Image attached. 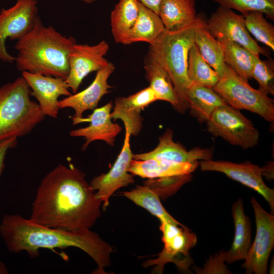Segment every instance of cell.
I'll return each instance as SVG.
<instances>
[{
    "label": "cell",
    "instance_id": "cell-2",
    "mask_svg": "<svg viewBox=\"0 0 274 274\" xmlns=\"http://www.w3.org/2000/svg\"><path fill=\"white\" fill-rule=\"evenodd\" d=\"M0 236L11 253H27L31 258L41 249L78 248L97 264L95 273L104 274L111 264V246L91 230L75 233L46 227L17 214L5 215L0 223Z\"/></svg>",
    "mask_w": 274,
    "mask_h": 274
},
{
    "label": "cell",
    "instance_id": "cell-27",
    "mask_svg": "<svg viewBox=\"0 0 274 274\" xmlns=\"http://www.w3.org/2000/svg\"><path fill=\"white\" fill-rule=\"evenodd\" d=\"M138 13V0H119L115 5L111 14V26L116 43L123 44Z\"/></svg>",
    "mask_w": 274,
    "mask_h": 274
},
{
    "label": "cell",
    "instance_id": "cell-12",
    "mask_svg": "<svg viewBox=\"0 0 274 274\" xmlns=\"http://www.w3.org/2000/svg\"><path fill=\"white\" fill-rule=\"evenodd\" d=\"M105 40L97 44H76L68 56L69 72L65 82L75 93L83 79L90 73L106 67L109 61L105 57L109 49Z\"/></svg>",
    "mask_w": 274,
    "mask_h": 274
},
{
    "label": "cell",
    "instance_id": "cell-40",
    "mask_svg": "<svg viewBox=\"0 0 274 274\" xmlns=\"http://www.w3.org/2000/svg\"><path fill=\"white\" fill-rule=\"evenodd\" d=\"M273 261H274L273 258H272V259H271V262L269 265V268L268 270V271L269 272V273L270 274L273 273V265H274Z\"/></svg>",
    "mask_w": 274,
    "mask_h": 274
},
{
    "label": "cell",
    "instance_id": "cell-19",
    "mask_svg": "<svg viewBox=\"0 0 274 274\" xmlns=\"http://www.w3.org/2000/svg\"><path fill=\"white\" fill-rule=\"evenodd\" d=\"M173 134L171 129H167L159 138V143L154 149L148 152L133 154L132 159L143 160L156 158L177 162H192L212 159L213 149L195 147L188 151L183 145L174 141Z\"/></svg>",
    "mask_w": 274,
    "mask_h": 274
},
{
    "label": "cell",
    "instance_id": "cell-31",
    "mask_svg": "<svg viewBox=\"0 0 274 274\" xmlns=\"http://www.w3.org/2000/svg\"><path fill=\"white\" fill-rule=\"evenodd\" d=\"M247 30L259 42L274 50V26L259 12H250L244 15Z\"/></svg>",
    "mask_w": 274,
    "mask_h": 274
},
{
    "label": "cell",
    "instance_id": "cell-34",
    "mask_svg": "<svg viewBox=\"0 0 274 274\" xmlns=\"http://www.w3.org/2000/svg\"><path fill=\"white\" fill-rule=\"evenodd\" d=\"M251 78L259 84V89L267 95L274 94V62L272 59L262 60L256 57L252 71Z\"/></svg>",
    "mask_w": 274,
    "mask_h": 274
},
{
    "label": "cell",
    "instance_id": "cell-18",
    "mask_svg": "<svg viewBox=\"0 0 274 274\" xmlns=\"http://www.w3.org/2000/svg\"><path fill=\"white\" fill-rule=\"evenodd\" d=\"M158 100L150 87L144 88L127 97H117L111 116L112 119H120L125 129L131 135L137 136L143 128L141 111L150 104Z\"/></svg>",
    "mask_w": 274,
    "mask_h": 274
},
{
    "label": "cell",
    "instance_id": "cell-4",
    "mask_svg": "<svg viewBox=\"0 0 274 274\" xmlns=\"http://www.w3.org/2000/svg\"><path fill=\"white\" fill-rule=\"evenodd\" d=\"M205 21L197 15L190 24L176 30H166L149 46L148 53L168 73L176 94L174 108L183 114L189 109L188 90L191 84L187 74L188 54L195 43L198 28Z\"/></svg>",
    "mask_w": 274,
    "mask_h": 274
},
{
    "label": "cell",
    "instance_id": "cell-26",
    "mask_svg": "<svg viewBox=\"0 0 274 274\" xmlns=\"http://www.w3.org/2000/svg\"><path fill=\"white\" fill-rule=\"evenodd\" d=\"M195 44L204 60L222 77L227 70L221 43L209 32L205 21L197 29Z\"/></svg>",
    "mask_w": 274,
    "mask_h": 274
},
{
    "label": "cell",
    "instance_id": "cell-7",
    "mask_svg": "<svg viewBox=\"0 0 274 274\" xmlns=\"http://www.w3.org/2000/svg\"><path fill=\"white\" fill-rule=\"evenodd\" d=\"M207 128L215 137L244 149L256 146L259 140V132L252 122L227 104L215 110L207 122Z\"/></svg>",
    "mask_w": 274,
    "mask_h": 274
},
{
    "label": "cell",
    "instance_id": "cell-20",
    "mask_svg": "<svg viewBox=\"0 0 274 274\" xmlns=\"http://www.w3.org/2000/svg\"><path fill=\"white\" fill-rule=\"evenodd\" d=\"M199 164L198 161L177 162L156 158L143 160L132 159L129 163L128 171L134 176L152 179L192 174Z\"/></svg>",
    "mask_w": 274,
    "mask_h": 274
},
{
    "label": "cell",
    "instance_id": "cell-3",
    "mask_svg": "<svg viewBox=\"0 0 274 274\" xmlns=\"http://www.w3.org/2000/svg\"><path fill=\"white\" fill-rule=\"evenodd\" d=\"M76 40L46 26L39 15L33 28L17 41V68L22 72L66 79L69 72L68 56Z\"/></svg>",
    "mask_w": 274,
    "mask_h": 274
},
{
    "label": "cell",
    "instance_id": "cell-25",
    "mask_svg": "<svg viewBox=\"0 0 274 274\" xmlns=\"http://www.w3.org/2000/svg\"><path fill=\"white\" fill-rule=\"evenodd\" d=\"M146 78L158 100L169 102L175 108L177 99L172 80L167 71L154 58L147 54L144 63Z\"/></svg>",
    "mask_w": 274,
    "mask_h": 274
},
{
    "label": "cell",
    "instance_id": "cell-5",
    "mask_svg": "<svg viewBox=\"0 0 274 274\" xmlns=\"http://www.w3.org/2000/svg\"><path fill=\"white\" fill-rule=\"evenodd\" d=\"M22 77L0 87V141L30 133L45 116Z\"/></svg>",
    "mask_w": 274,
    "mask_h": 274
},
{
    "label": "cell",
    "instance_id": "cell-37",
    "mask_svg": "<svg viewBox=\"0 0 274 274\" xmlns=\"http://www.w3.org/2000/svg\"><path fill=\"white\" fill-rule=\"evenodd\" d=\"M144 5L158 15L159 9L162 0H139Z\"/></svg>",
    "mask_w": 274,
    "mask_h": 274
},
{
    "label": "cell",
    "instance_id": "cell-32",
    "mask_svg": "<svg viewBox=\"0 0 274 274\" xmlns=\"http://www.w3.org/2000/svg\"><path fill=\"white\" fill-rule=\"evenodd\" d=\"M220 6L240 12L243 15L253 11L262 13L274 20V0H211Z\"/></svg>",
    "mask_w": 274,
    "mask_h": 274
},
{
    "label": "cell",
    "instance_id": "cell-29",
    "mask_svg": "<svg viewBox=\"0 0 274 274\" xmlns=\"http://www.w3.org/2000/svg\"><path fill=\"white\" fill-rule=\"evenodd\" d=\"M220 43L226 64L243 78L248 81L250 79L256 56L238 43L230 41Z\"/></svg>",
    "mask_w": 274,
    "mask_h": 274
},
{
    "label": "cell",
    "instance_id": "cell-11",
    "mask_svg": "<svg viewBox=\"0 0 274 274\" xmlns=\"http://www.w3.org/2000/svg\"><path fill=\"white\" fill-rule=\"evenodd\" d=\"M206 26L219 42H235L257 57L260 54L269 57L267 50L260 47L250 36L246 27L244 16L235 13L233 10L219 6L206 21Z\"/></svg>",
    "mask_w": 274,
    "mask_h": 274
},
{
    "label": "cell",
    "instance_id": "cell-16",
    "mask_svg": "<svg viewBox=\"0 0 274 274\" xmlns=\"http://www.w3.org/2000/svg\"><path fill=\"white\" fill-rule=\"evenodd\" d=\"M21 75L31 89V95L37 99L45 116L57 118L59 110V97L72 94L65 80L27 72H22Z\"/></svg>",
    "mask_w": 274,
    "mask_h": 274
},
{
    "label": "cell",
    "instance_id": "cell-24",
    "mask_svg": "<svg viewBox=\"0 0 274 274\" xmlns=\"http://www.w3.org/2000/svg\"><path fill=\"white\" fill-rule=\"evenodd\" d=\"M190 114L199 122H207L215 110L226 105L212 88L191 84L187 93Z\"/></svg>",
    "mask_w": 274,
    "mask_h": 274
},
{
    "label": "cell",
    "instance_id": "cell-22",
    "mask_svg": "<svg viewBox=\"0 0 274 274\" xmlns=\"http://www.w3.org/2000/svg\"><path fill=\"white\" fill-rule=\"evenodd\" d=\"M137 18L123 44L144 42L152 44L166 29L159 16L139 0Z\"/></svg>",
    "mask_w": 274,
    "mask_h": 274
},
{
    "label": "cell",
    "instance_id": "cell-8",
    "mask_svg": "<svg viewBox=\"0 0 274 274\" xmlns=\"http://www.w3.org/2000/svg\"><path fill=\"white\" fill-rule=\"evenodd\" d=\"M161 222L160 229L162 231L163 249L158 254V257L150 259L143 264L144 267L154 266L152 272L162 273L164 265L169 262L176 264L180 270L188 272L193 259L189 251L197 243L196 234L187 227Z\"/></svg>",
    "mask_w": 274,
    "mask_h": 274
},
{
    "label": "cell",
    "instance_id": "cell-39",
    "mask_svg": "<svg viewBox=\"0 0 274 274\" xmlns=\"http://www.w3.org/2000/svg\"><path fill=\"white\" fill-rule=\"evenodd\" d=\"M9 273L8 269L4 262L0 260V274Z\"/></svg>",
    "mask_w": 274,
    "mask_h": 274
},
{
    "label": "cell",
    "instance_id": "cell-15",
    "mask_svg": "<svg viewBox=\"0 0 274 274\" xmlns=\"http://www.w3.org/2000/svg\"><path fill=\"white\" fill-rule=\"evenodd\" d=\"M115 68L114 64L109 62L106 67L96 72L94 80L86 88L59 100V109L71 108L74 110L72 117L73 125L79 124L83 113L96 108L103 96L109 92L112 87L108 81Z\"/></svg>",
    "mask_w": 274,
    "mask_h": 274
},
{
    "label": "cell",
    "instance_id": "cell-9",
    "mask_svg": "<svg viewBox=\"0 0 274 274\" xmlns=\"http://www.w3.org/2000/svg\"><path fill=\"white\" fill-rule=\"evenodd\" d=\"M256 232L242 266L247 274H266L270 253L274 246V216L267 212L254 197L251 198Z\"/></svg>",
    "mask_w": 274,
    "mask_h": 274
},
{
    "label": "cell",
    "instance_id": "cell-36",
    "mask_svg": "<svg viewBox=\"0 0 274 274\" xmlns=\"http://www.w3.org/2000/svg\"><path fill=\"white\" fill-rule=\"evenodd\" d=\"M17 144V138H9L0 141V178L5 166V159L8 151Z\"/></svg>",
    "mask_w": 274,
    "mask_h": 274
},
{
    "label": "cell",
    "instance_id": "cell-17",
    "mask_svg": "<svg viewBox=\"0 0 274 274\" xmlns=\"http://www.w3.org/2000/svg\"><path fill=\"white\" fill-rule=\"evenodd\" d=\"M112 102H110L100 108H95L88 117L82 118L80 121V123L89 122L88 126L72 130L70 132L71 136L85 139L82 150H85L91 143L97 140L103 141L110 146H114L115 138L122 130V127L112 121Z\"/></svg>",
    "mask_w": 274,
    "mask_h": 274
},
{
    "label": "cell",
    "instance_id": "cell-10",
    "mask_svg": "<svg viewBox=\"0 0 274 274\" xmlns=\"http://www.w3.org/2000/svg\"><path fill=\"white\" fill-rule=\"evenodd\" d=\"M37 0H17L12 7L0 11V60L13 63L15 57L7 51L8 38L17 41L33 28L38 17Z\"/></svg>",
    "mask_w": 274,
    "mask_h": 274
},
{
    "label": "cell",
    "instance_id": "cell-33",
    "mask_svg": "<svg viewBox=\"0 0 274 274\" xmlns=\"http://www.w3.org/2000/svg\"><path fill=\"white\" fill-rule=\"evenodd\" d=\"M191 174L148 179L144 183L164 199L176 193L185 184L191 181Z\"/></svg>",
    "mask_w": 274,
    "mask_h": 274
},
{
    "label": "cell",
    "instance_id": "cell-21",
    "mask_svg": "<svg viewBox=\"0 0 274 274\" xmlns=\"http://www.w3.org/2000/svg\"><path fill=\"white\" fill-rule=\"evenodd\" d=\"M234 225V236L232 244L228 251H224L225 262L230 264L245 260L251 244V223L244 212V203L238 199L231 207Z\"/></svg>",
    "mask_w": 274,
    "mask_h": 274
},
{
    "label": "cell",
    "instance_id": "cell-6",
    "mask_svg": "<svg viewBox=\"0 0 274 274\" xmlns=\"http://www.w3.org/2000/svg\"><path fill=\"white\" fill-rule=\"evenodd\" d=\"M213 88L230 106L257 114L266 121L274 123L273 99L259 89L253 88L248 80L230 67L228 66Z\"/></svg>",
    "mask_w": 274,
    "mask_h": 274
},
{
    "label": "cell",
    "instance_id": "cell-38",
    "mask_svg": "<svg viewBox=\"0 0 274 274\" xmlns=\"http://www.w3.org/2000/svg\"><path fill=\"white\" fill-rule=\"evenodd\" d=\"M261 168L262 176H265L268 179H273V162L270 161L267 163Z\"/></svg>",
    "mask_w": 274,
    "mask_h": 274
},
{
    "label": "cell",
    "instance_id": "cell-13",
    "mask_svg": "<svg viewBox=\"0 0 274 274\" xmlns=\"http://www.w3.org/2000/svg\"><path fill=\"white\" fill-rule=\"evenodd\" d=\"M130 136L131 134L125 130L123 147L112 168L107 173L94 177L90 183L97 197L101 201L104 210L109 206V199L116 191L134 182V175L128 171L133 155Z\"/></svg>",
    "mask_w": 274,
    "mask_h": 274
},
{
    "label": "cell",
    "instance_id": "cell-14",
    "mask_svg": "<svg viewBox=\"0 0 274 274\" xmlns=\"http://www.w3.org/2000/svg\"><path fill=\"white\" fill-rule=\"evenodd\" d=\"M202 171L218 172L228 178L253 189L261 195L268 203L271 212L274 211V190L268 187L262 179L261 168L250 161L235 163L227 161L201 160Z\"/></svg>",
    "mask_w": 274,
    "mask_h": 274
},
{
    "label": "cell",
    "instance_id": "cell-28",
    "mask_svg": "<svg viewBox=\"0 0 274 274\" xmlns=\"http://www.w3.org/2000/svg\"><path fill=\"white\" fill-rule=\"evenodd\" d=\"M121 195L147 210L152 215L157 217L160 222L183 225L167 212L161 204L158 195L147 186L137 185L135 188L129 191L123 192Z\"/></svg>",
    "mask_w": 274,
    "mask_h": 274
},
{
    "label": "cell",
    "instance_id": "cell-41",
    "mask_svg": "<svg viewBox=\"0 0 274 274\" xmlns=\"http://www.w3.org/2000/svg\"><path fill=\"white\" fill-rule=\"evenodd\" d=\"M86 4H92L96 1V0H80Z\"/></svg>",
    "mask_w": 274,
    "mask_h": 274
},
{
    "label": "cell",
    "instance_id": "cell-35",
    "mask_svg": "<svg viewBox=\"0 0 274 274\" xmlns=\"http://www.w3.org/2000/svg\"><path fill=\"white\" fill-rule=\"evenodd\" d=\"M224 251L211 256L204 264L203 268H194L196 273H232L224 264Z\"/></svg>",
    "mask_w": 274,
    "mask_h": 274
},
{
    "label": "cell",
    "instance_id": "cell-1",
    "mask_svg": "<svg viewBox=\"0 0 274 274\" xmlns=\"http://www.w3.org/2000/svg\"><path fill=\"white\" fill-rule=\"evenodd\" d=\"M101 204L83 172L71 163L59 164L41 181L29 219L46 227L82 232L90 230L100 216Z\"/></svg>",
    "mask_w": 274,
    "mask_h": 274
},
{
    "label": "cell",
    "instance_id": "cell-23",
    "mask_svg": "<svg viewBox=\"0 0 274 274\" xmlns=\"http://www.w3.org/2000/svg\"><path fill=\"white\" fill-rule=\"evenodd\" d=\"M195 7L196 0H162L158 15L166 30H176L195 20Z\"/></svg>",
    "mask_w": 274,
    "mask_h": 274
},
{
    "label": "cell",
    "instance_id": "cell-30",
    "mask_svg": "<svg viewBox=\"0 0 274 274\" xmlns=\"http://www.w3.org/2000/svg\"><path fill=\"white\" fill-rule=\"evenodd\" d=\"M187 74L191 84L212 88L220 79L217 73L203 58L195 43L189 52Z\"/></svg>",
    "mask_w": 274,
    "mask_h": 274
}]
</instances>
